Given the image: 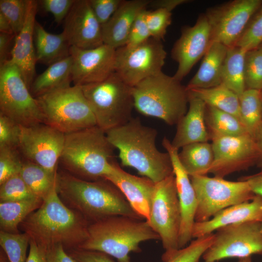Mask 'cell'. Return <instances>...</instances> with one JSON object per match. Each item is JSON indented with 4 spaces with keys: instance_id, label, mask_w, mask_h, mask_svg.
Segmentation results:
<instances>
[{
    "instance_id": "1",
    "label": "cell",
    "mask_w": 262,
    "mask_h": 262,
    "mask_svg": "<svg viewBox=\"0 0 262 262\" xmlns=\"http://www.w3.org/2000/svg\"><path fill=\"white\" fill-rule=\"evenodd\" d=\"M89 224L62 201L56 183L41 206L20 223L19 229L44 249L59 244L67 251L78 248L86 240Z\"/></svg>"
},
{
    "instance_id": "2",
    "label": "cell",
    "mask_w": 262,
    "mask_h": 262,
    "mask_svg": "<svg viewBox=\"0 0 262 262\" xmlns=\"http://www.w3.org/2000/svg\"><path fill=\"white\" fill-rule=\"evenodd\" d=\"M56 189L64 204L90 223L115 215L142 219L120 190L105 179L89 181L57 171Z\"/></svg>"
},
{
    "instance_id": "3",
    "label": "cell",
    "mask_w": 262,
    "mask_h": 262,
    "mask_svg": "<svg viewBox=\"0 0 262 262\" xmlns=\"http://www.w3.org/2000/svg\"><path fill=\"white\" fill-rule=\"evenodd\" d=\"M112 145L119 151L121 164L155 183L174 175L169 154L157 148V131L143 125L139 117L105 131Z\"/></svg>"
},
{
    "instance_id": "4",
    "label": "cell",
    "mask_w": 262,
    "mask_h": 262,
    "mask_svg": "<svg viewBox=\"0 0 262 262\" xmlns=\"http://www.w3.org/2000/svg\"><path fill=\"white\" fill-rule=\"evenodd\" d=\"M115 147L98 126L65 134L59 162L65 171L82 180L104 178L112 170Z\"/></svg>"
},
{
    "instance_id": "5",
    "label": "cell",
    "mask_w": 262,
    "mask_h": 262,
    "mask_svg": "<svg viewBox=\"0 0 262 262\" xmlns=\"http://www.w3.org/2000/svg\"><path fill=\"white\" fill-rule=\"evenodd\" d=\"M160 240L146 220L123 215L108 217L89 224L86 240L77 248L97 251L131 262L130 253L139 252L140 244Z\"/></svg>"
},
{
    "instance_id": "6",
    "label": "cell",
    "mask_w": 262,
    "mask_h": 262,
    "mask_svg": "<svg viewBox=\"0 0 262 262\" xmlns=\"http://www.w3.org/2000/svg\"><path fill=\"white\" fill-rule=\"evenodd\" d=\"M132 90L134 107L139 113L168 125H177L188 110L186 86L163 71L143 80Z\"/></svg>"
},
{
    "instance_id": "7",
    "label": "cell",
    "mask_w": 262,
    "mask_h": 262,
    "mask_svg": "<svg viewBox=\"0 0 262 262\" xmlns=\"http://www.w3.org/2000/svg\"><path fill=\"white\" fill-rule=\"evenodd\" d=\"M81 86L97 126L105 131L126 123L132 117V87L115 72L102 81Z\"/></svg>"
},
{
    "instance_id": "8",
    "label": "cell",
    "mask_w": 262,
    "mask_h": 262,
    "mask_svg": "<svg viewBox=\"0 0 262 262\" xmlns=\"http://www.w3.org/2000/svg\"><path fill=\"white\" fill-rule=\"evenodd\" d=\"M45 124L64 134L97 126L81 85H74L36 98Z\"/></svg>"
},
{
    "instance_id": "9",
    "label": "cell",
    "mask_w": 262,
    "mask_h": 262,
    "mask_svg": "<svg viewBox=\"0 0 262 262\" xmlns=\"http://www.w3.org/2000/svg\"><path fill=\"white\" fill-rule=\"evenodd\" d=\"M160 237L167 262L180 249L181 212L174 175L156 183L149 216L147 221Z\"/></svg>"
},
{
    "instance_id": "10",
    "label": "cell",
    "mask_w": 262,
    "mask_h": 262,
    "mask_svg": "<svg viewBox=\"0 0 262 262\" xmlns=\"http://www.w3.org/2000/svg\"><path fill=\"white\" fill-rule=\"evenodd\" d=\"M0 113L21 126L44 123L37 99L31 94L18 68L9 60L0 66Z\"/></svg>"
},
{
    "instance_id": "11",
    "label": "cell",
    "mask_w": 262,
    "mask_h": 262,
    "mask_svg": "<svg viewBox=\"0 0 262 262\" xmlns=\"http://www.w3.org/2000/svg\"><path fill=\"white\" fill-rule=\"evenodd\" d=\"M190 178L197 201L196 222L208 220L221 210L250 200L255 195L248 183L243 180L233 181L207 175Z\"/></svg>"
},
{
    "instance_id": "12",
    "label": "cell",
    "mask_w": 262,
    "mask_h": 262,
    "mask_svg": "<svg viewBox=\"0 0 262 262\" xmlns=\"http://www.w3.org/2000/svg\"><path fill=\"white\" fill-rule=\"evenodd\" d=\"M261 223L248 222L216 230L213 243L202 255L204 262H217L227 258L262 255Z\"/></svg>"
},
{
    "instance_id": "13",
    "label": "cell",
    "mask_w": 262,
    "mask_h": 262,
    "mask_svg": "<svg viewBox=\"0 0 262 262\" xmlns=\"http://www.w3.org/2000/svg\"><path fill=\"white\" fill-rule=\"evenodd\" d=\"M166 55L162 41L152 37L134 48L120 47L116 49L115 72L133 87L162 71Z\"/></svg>"
},
{
    "instance_id": "14",
    "label": "cell",
    "mask_w": 262,
    "mask_h": 262,
    "mask_svg": "<svg viewBox=\"0 0 262 262\" xmlns=\"http://www.w3.org/2000/svg\"><path fill=\"white\" fill-rule=\"evenodd\" d=\"M262 0H233L208 8L205 14L212 42L234 46Z\"/></svg>"
},
{
    "instance_id": "15",
    "label": "cell",
    "mask_w": 262,
    "mask_h": 262,
    "mask_svg": "<svg viewBox=\"0 0 262 262\" xmlns=\"http://www.w3.org/2000/svg\"><path fill=\"white\" fill-rule=\"evenodd\" d=\"M65 140V134L44 123L20 126L18 150L25 160L55 173Z\"/></svg>"
},
{
    "instance_id": "16",
    "label": "cell",
    "mask_w": 262,
    "mask_h": 262,
    "mask_svg": "<svg viewBox=\"0 0 262 262\" xmlns=\"http://www.w3.org/2000/svg\"><path fill=\"white\" fill-rule=\"evenodd\" d=\"M211 141L214 160L209 173L214 176L224 178L256 165L258 148L255 140L249 134L217 137Z\"/></svg>"
},
{
    "instance_id": "17",
    "label": "cell",
    "mask_w": 262,
    "mask_h": 262,
    "mask_svg": "<svg viewBox=\"0 0 262 262\" xmlns=\"http://www.w3.org/2000/svg\"><path fill=\"white\" fill-rule=\"evenodd\" d=\"M211 43L210 26L205 13L201 14L193 26L182 28L174 44L171 57L178 64L174 77L181 82L204 57Z\"/></svg>"
},
{
    "instance_id": "18",
    "label": "cell",
    "mask_w": 262,
    "mask_h": 262,
    "mask_svg": "<svg viewBox=\"0 0 262 262\" xmlns=\"http://www.w3.org/2000/svg\"><path fill=\"white\" fill-rule=\"evenodd\" d=\"M69 52L74 85L99 82L115 72L116 49L108 45L90 49L70 46Z\"/></svg>"
},
{
    "instance_id": "19",
    "label": "cell",
    "mask_w": 262,
    "mask_h": 262,
    "mask_svg": "<svg viewBox=\"0 0 262 262\" xmlns=\"http://www.w3.org/2000/svg\"><path fill=\"white\" fill-rule=\"evenodd\" d=\"M64 20L63 33L70 46L90 49L104 44L101 25L89 0H76Z\"/></svg>"
},
{
    "instance_id": "20",
    "label": "cell",
    "mask_w": 262,
    "mask_h": 262,
    "mask_svg": "<svg viewBox=\"0 0 262 262\" xmlns=\"http://www.w3.org/2000/svg\"><path fill=\"white\" fill-rule=\"evenodd\" d=\"M162 145L169 154L173 169L181 212V225L179 239L180 249L186 246L191 241L195 221L197 198L190 176L185 171L179 159V149L164 137Z\"/></svg>"
},
{
    "instance_id": "21",
    "label": "cell",
    "mask_w": 262,
    "mask_h": 262,
    "mask_svg": "<svg viewBox=\"0 0 262 262\" xmlns=\"http://www.w3.org/2000/svg\"><path fill=\"white\" fill-rule=\"evenodd\" d=\"M105 179L115 185L136 213L147 221L149 216L156 183L146 177H138L123 170L115 162Z\"/></svg>"
},
{
    "instance_id": "22",
    "label": "cell",
    "mask_w": 262,
    "mask_h": 262,
    "mask_svg": "<svg viewBox=\"0 0 262 262\" xmlns=\"http://www.w3.org/2000/svg\"><path fill=\"white\" fill-rule=\"evenodd\" d=\"M37 3L36 0H28L25 22L21 30L15 37L9 59L18 68L29 89L35 79L37 62L33 37Z\"/></svg>"
},
{
    "instance_id": "23",
    "label": "cell",
    "mask_w": 262,
    "mask_h": 262,
    "mask_svg": "<svg viewBox=\"0 0 262 262\" xmlns=\"http://www.w3.org/2000/svg\"><path fill=\"white\" fill-rule=\"evenodd\" d=\"M262 221V197L255 195L249 201L227 207L208 220L196 222L193 238L213 233L218 229L228 226L248 222Z\"/></svg>"
},
{
    "instance_id": "24",
    "label": "cell",
    "mask_w": 262,
    "mask_h": 262,
    "mask_svg": "<svg viewBox=\"0 0 262 262\" xmlns=\"http://www.w3.org/2000/svg\"><path fill=\"white\" fill-rule=\"evenodd\" d=\"M149 0H124L110 19L101 25L103 43L115 49L125 46L132 25Z\"/></svg>"
},
{
    "instance_id": "25",
    "label": "cell",
    "mask_w": 262,
    "mask_h": 262,
    "mask_svg": "<svg viewBox=\"0 0 262 262\" xmlns=\"http://www.w3.org/2000/svg\"><path fill=\"white\" fill-rule=\"evenodd\" d=\"M206 104L188 92V108L177 124L172 145L179 149L194 143L209 142L210 137L205 120Z\"/></svg>"
},
{
    "instance_id": "26",
    "label": "cell",
    "mask_w": 262,
    "mask_h": 262,
    "mask_svg": "<svg viewBox=\"0 0 262 262\" xmlns=\"http://www.w3.org/2000/svg\"><path fill=\"white\" fill-rule=\"evenodd\" d=\"M228 47L213 42L203 57L201 64L187 85V90L208 88L222 83V70Z\"/></svg>"
},
{
    "instance_id": "27",
    "label": "cell",
    "mask_w": 262,
    "mask_h": 262,
    "mask_svg": "<svg viewBox=\"0 0 262 262\" xmlns=\"http://www.w3.org/2000/svg\"><path fill=\"white\" fill-rule=\"evenodd\" d=\"M34 37L37 62L49 66L70 55V46L63 32L49 33L35 21Z\"/></svg>"
},
{
    "instance_id": "28",
    "label": "cell",
    "mask_w": 262,
    "mask_h": 262,
    "mask_svg": "<svg viewBox=\"0 0 262 262\" xmlns=\"http://www.w3.org/2000/svg\"><path fill=\"white\" fill-rule=\"evenodd\" d=\"M72 59L69 55L49 66L33 80L30 91L34 98L70 86Z\"/></svg>"
},
{
    "instance_id": "29",
    "label": "cell",
    "mask_w": 262,
    "mask_h": 262,
    "mask_svg": "<svg viewBox=\"0 0 262 262\" xmlns=\"http://www.w3.org/2000/svg\"><path fill=\"white\" fill-rule=\"evenodd\" d=\"M181 148L178 153L179 159L190 177L207 175L209 173L214 160L212 143H194Z\"/></svg>"
},
{
    "instance_id": "30",
    "label": "cell",
    "mask_w": 262,
    "mask_h": 262,
    "mask_svg": "<svg viewBox=\"0 0 262 262\" xmlns=\"http://www.w3.org/2000/svg\"><path fill=\"white\" fill-rule=\"evenodd\" d=\"M43 200L39 198L0 202V229L1 231L19 233L20 223L32 213L38 209Z\"/></svg>"
},
{
    "instance_id": "31",
    "label": "cell",
    "mask_w": 262,
    "mask_h": 262,
    "mask_svg": "<svg viewBox=\"0 0 262 262\" xmlns=\"http://www.w3.org/2000/svg\"><path fill=\"white\" fill-rule=\"evenodd\" d=\"M246 49L228 47L222 70V83L239 97L246 89L244 79Z\"/></svg>"
},
{
    "instance_id": "32",
    "label": "cell",
    "mask_w": 262,
    "mask_h": 262,
    "mask_svg": "<svg viewBox=\"0 0 262 262\" xmlns=\"http://www.w3.org/2000/svg\"><path fill=\"white\" fill-rule=\"evenodd\" d=\"M205 120L211 140L217 137L239 136L248 133L237 117L207 105Z\"/></svg>"
},
{
    "instance_id": "33",
    "label": "cell",
    "mask_w": 262,
    "mask_h": 262,
    "mask_svg": "<svg viewBox=\"0 0 262 262\" xmlns=\"http://www.w3.org/2000/svg\"><path fill=\"white\" fill-rule=\"evenodd\" d=\"M188 91L206 105L231 114L240 119L239 96L222 83L211 88Z\"/></svg>"
},
{
    "instance_id": "34",
    "label": "cell",
    "mask_w": 262,
    "mask_h": 262,
    "mask_svg": "<svg viewBox=\"0 0 262 262\" xmlns=\"http://www.w3.org/2000/svg\"><path fill=\"white\" fill-rule=\"evenodd\" d=\"M57 173L25 160L19 174L34 196L43 200L56 185Z\"/></svg>"
},
{
    "instance_id": "35",
    "label": "cell",
    "mask_w": 262,
    "mask_h": 262,
    "mask_svg": "<svg viewBox=\"0 0 262 262\" xmlns=\"http://www.w3.org/2000/svg\"><path fill=\"white\" fill-rule=\"evenodd\" d=\"M239 98L241 121L253 137L262 124L260 91L246 89Z\"/></svg>"
},
{
    "instance_id": "36",
    "label": "cell",
    "mask_w": 262,
    "mask_h": 262,
    "mask_svg": "<svg viewBox=\"0 0 262 262\" xmlns=\"http://www.w3.org/2000/svg\"><path fill=\"white\" fill-rule=\"evenodd\" d=\"M30 238L23 232L9 233L0 231V245L5 252L9 262H26V251Z\"/></svg>"
},
{
    "instance_id": "37",
    "label": "cell",
    "mask_w": 262,
    "mask_h": 262,
    "mask_svg": "<svg viewBox=\"0 0 262 262\" xmlns=\"http://www.w3.org/2000/svg\"><path fill=\"white\" fill-rule=\"evenodd\" d=\"M244 79L246 89L262 90V52L257 48L246 51Z\"/></svg>"
},
{
    "instance_id": "38",
    "label": "cell",
    "mask_w": 262,
    "mask_h": 262,
    "mask_svg": "<svg viewBox=\"0 0 262 262\" xmlns=\"http://www.w3.org/2000/svg\"><path fill=\"white\" fill-rule=\"evenodd\" d=\"M214 233L192 240L185 247L179 249L166 262H198L213 243Z\"/></svg>"
},
{
    "instance_id": "39",
    "label": "cell",
    "mask_w": 262,
    "mask_h": 262,
    "mask_svg": "<svg viewBox=\"0 0 262 262\" xmlns=\"http://www.w3.org/2000/svg\"><path fill=\"white\" fill-rule=\"evenodd\" d=\"M34 198L38 197L32 193L19 174L12 176L0 184V202Z\"/></svg>"
},
{
    "instance_id": "40",
    "label": "cell",
    "mask_w": 262,
    "mask_h": 262,
    "mask_svg": "<svg viewBox=\"0 0 262 262\" xmlns=\"http://www.w3.org/2000/svg\"><path fill=\"white\" fill-rule=\"evenodd\" d=\"M262 42V5L250 18L236 46L246 50L257 49Z\"/></svg>"
},
{
    "instance_id": "41",
    "label": "cell",
    "mask_w": 262,
    "mask_h": 262,
    "mask_svg": "<svg viewBox=\"0 0 262 262\" xmlns=\"http://www.w3.org/2000/svg\"><path fill=\"white\" fill-rule=\"evenodd\" d=\"M28 0H0V13L10 22L15 34H18L25 22Z\"/></svg>"
},
{
    "instance_id": "42",
    "label": "cell",
    "mask_w": 262,
    "mask_h": 262,
    "mask_svg": "<svg viewBox=\"0 0 262 262\" xmlns=\"http://www.w3.org/2000/svg\"><path fill=\"white\" fill-rule=\"evenodd\" d=\"M145 18L151 37L162 41L172 22L171 12L163 8L147 10Z\"/></svg>"
},
{
    "instance_id": "43",
    "label": "cell",
    "mask_w": 262,
    "mask_h": 262,
    "mask_svg": "<svg viewBox=\"0 0 262 262\" xmlns=\"http://www.w3.org/2000/svg\"><path fill=\"white\" fill-rule=\"evenodd\" d=\"M21 156L18 148L0 147V184L19 173L23 162Z\"/></svg>"
},
{
    "instance_id": "44",
    "label": "cell",
    "mask_w": 262,
    "mask_h": 262,
    "mask_svg": "<svg viewBox=\"0 0 262 262\" xmlns=\"http://www.w3.org/2000/svg\"><path fill=\"white\" fill-rule=\"evenodd\" d=\"M20 125L0 113V147L18 148Z\"/></svg>"
},
{
    "instance_id": "45",
    "label": "cell",
    "mask_w": 262,
    "mask_h": 262,
    "mask_svg": "<svg viewBox=\"0 0 262 262\" xmlns=\"http://www.w3.org/2000/svg\"><path fill=\"white\" fill-rule=\"evenodd\" d=\"M147 9L141 12L134 20L129 34L126 47L132 48L144 43L151 37L146 21Z\"/></svg>"
},
{
    "instance_id": "46",
    "label": "cell",
    "mask_w": 262,
    "mask_h": 262,
    "mask_svg": "<svg viewBox=\"0 0 262 262\" xmlns=\"http://www.w3.org/2000/svg\"><path fill=\"white\" fill-rule=\"evenodd\" d=\"M124 0H89L91 7L101 25L106 23Z\"/></svg>"
},
{
    "instance_id": "47",
    "label": "cell",
    "mask_w": 262,
    "mask_h": 262,
    "mask_svg": "<svg viewBox=\"0 0 262 262\" xmlns=\"http://www.w3.org/2000/svg\"><path fill=\"white\" fill-rule=\"evenodd\" d=\"M75 0H43L40 1L44 11L53 16L55 21L61 23L65 20Z\"/></svg>"
},
{
    "instance_id": "48",
    "label": "cell",
    "mask_w": 262,
    "mask_h": 262,
    "mask_svg": "<svg viewBox=\"0 0 262 262\" xmlns=\"http://www.w3.org/2000/svg\"><path fill=\"white\" fill-rule=\"evenodd\" d=\"M77 262H115L104 253L75 248L66 251Z\"/></svg>"
},
{
    "instance_id": "49",
    "label": "cell",
    "mask_w": 262,
    "mask_h": 262,
    "mask_svg": "<svg viewBox=\"0 0 262 262\" xmlns=\"http://www.w3.org/2000/svg\"><path fill=\"white\" fill-rule=\"evenodd\" d=\"M45 250L48 262H77L61 245L52 246Z\"/></svg>"
},
{
    "instance_id": "50",
    "label": "cell",
    "mask_w": 262,
    "mask_h": 262,
    "mask_svg": "<svg viewBox=\"0 0 262 262\" xmlns=\"http://www.w3.org/2000/svg\"><path fill=\"white\" fill-rule=\"evenodd\" d=\"M239 179L246 180L254 194L262 197V169L257 173L243 177ZM261 224L262 230V221Z\"/></svg>"
},
{
    "instance_id": "51",
    "label": "cell",
    "mask_w": 262,
    "mask_h": 262,
    "mask_svg": "<svg viewBox=\"0 0 262 262\" xmlns=\"http://www.w3.org/2000/svg\"><path fill=\"white\" fill-rule=\"evenodd\" d=\"M29 245V253L26 262H48L44 248L31 240H30Z\"/></svg>"
},
{
    "instance_id": "52",
    "label": "cell",
    "mask_w": 262,
    "mask_h": 262,
    "mask_svg": "<svg viewBox=\"0 0 262 262\" xmlns=\"http://www.w3.org/2000/svg\"><path fill=\"white\" fill-rule=\"evenodd\" d=\"M15 35L0 33V66L3 65L9 59V49L10 44Z\"/></svg>"
},
{
    "instance_id": "53",
    "label": "cell",
    "mask_w": 262,
    "mask_h": 262,
    "mask_svg": "<svg viewBox=\"0 0 262 262\" xmlns=\"http://www.w3.org/2000/svg\"><path fill=\"white\" fill-rule=\"evenodd\" d=\"M189 0H150L148 6L155 9L163 8L171 12L177 6L190 2Z\"/></svg>"
},
{
    "instance_id": "54",
    "label": "cell",
    "mask_w": 262,
    "mask_h": 262,
    "mask_svg": "<svg viewBox=\"0 0 262 262\" xmlns=\"http://www.w3.org/2000/svg\"><path fill=\"white\" fill-rule=\"evenodd\" d=\"M253 138L255 140L258 151V158L256 165L262 169V124Z\"/></svg>"
},
{
    "instance_id": "55",
    "label": "cell",
    "mask_w": 262,
    "mask_h": 262,
    "mask_svg": "<svg viewBox=\"0 0 262 262\" xmlns=\"http://www.w3.org/2000/svg\"><path fill=\"white\" fill-rule=\"evenodd\" d=\"M0 31L2 33L15 35L10 22L1 13H0Z\"/></svg>"
},
{
    "instance_id": "56",
    "label": "cell",
    "mask_w": 262,
    "mask_h": 262,
    "mask_svg": "<svg viewBox=\"0 0 262 262\" xmlns=\"http://www.w3.org/2000/svg\"><path fill=\"white\" fill-rule=\"evenodd\" d=\"M0 262H9L6 254L1 248L0 252Z\"/></svg>"
},
{
    "instance_id": "57",
    "label": "cell",
    "mask_w": 262,
    "mask_h": 262,
    "mask_svg": "<svg viewBox=\"0 0 262 262\" xmlns=\"http://www.w3.org/2000/svg\"><path fill=\"white\" fill-rule=\"evenodd\" d=\"M238 262H252L251 257L239 259Z\"/></svg>"
},
{
    "instance_id": "58",
    "label": "cell",
    "mask_w": 262,
    "mask_h": 262,
    "mask_svg": "<svg viewBox=\"0 0 262 262\" xmlns=\"http://www.w3.org/2000/svg\"><path fill=\"white\" fill-rule=\"evenodd\" d=\"M262 52V42L257 48Z\"/></svg>"
},
{
    "instance_id": "59",
    "label": "cell",
    "mask_w": 262,
    "mask_h": 262,
    "mask_svg": "<svg viewBox=\"0 0 262 262\" xmlns=\"http://www.w3.org/2000/svg\"><path fill=\"white\" fill-rule=\"evenodd\" d=\"M260 92H261V98L262 109V90L260 91Z\"/></svg>"
},
{
    "instance_id": "60",
    "label": "cell",
    "mask_w": 262,
    "mask_h": 262,
    "mask_svg": "<svg viewBox=\"0 0 262 262\" xmlns=\"http://www.w3.org/2000/svg\"><path fill=\"white\" fill-rule=\"evenodd\" d=\"M200 262L199 261V262Z\"/></svg>"
}]
</instances>
